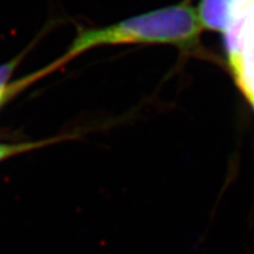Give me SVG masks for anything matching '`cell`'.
Masks as SVG:
<instances>
[{
	"mask_svg": "<svg viewBox=\"0 0 254 254\" xmlns=\"http://www.w3.org/2000/svg\"><path fill=\"white\" fill-rule=\"evenodd\" d=\"M202 28L196 9L186 4L171 6L107 27L80 30L58 64L103 45L171 44L189 49L196 45Z\"/></svg>",
	"mask_w": 254,
	"mask_h": 254,
	"instance_id": "1",
	"label": "cell"
},
{
	"mask_svg": "<svg viewBox=\"0 0 254 254\" xmlns=\"http://www.w3.org/2000/svg\"><path fill=\"white\" fill-rule=\"evenodd\" d=\"M251 0H200L198 15L202 27L224 33Z\"/></svg>",
	"mask_w": 254,
	"mask_h": 254,
	"instance_id": "2",
	"label": "cell"
},
{
	"mask_svg": "<svg viewBox=\"0 0 254 254\" xmlns=\"http://www.w3.org/2000/svg\"><path fill=\"white\" fill-rule=\"evenodd\" d=\"M52 140H44L36 142H20V144H0V161L6 158L13 157L15 154L23 153V152L34 150V148L43 147Z\"/></svg>",
	"mask_w": 254,
	"mask_h": 254,
	"instance_id": "3",
	"label": "cell"
},
{
	"mask_svg": "<svg viewBox=\"0 0 254 254\" xmlns=\"http://www.w3.org/2000/svg\"><path fill=\"white\" fill-rule=\"evenodd\" d=\"M19 63V58H15L11 62L4 64V65L0 66V92L4 91L5 88L8 87L7 80L11 77V74L13 73L14 68L17 67Z\"/></svg>",
	"mask_w": 254,
	"mask_h": 254,
	"instance_id": "4",
	"label": "cell"
},
{
	"mask_svg": "<svg viewBox=\"0 0 254 254\" xmlns=\"http://www.w3.org/2000/svg\"><path fill=\"white\" fill-rule=\"evenodd\" d=\"M249 103L251 104V106H252V107H253V110H254V99H250V100H249Z\"/></svg>",
	"mask_w": 254,
	"mask_h": 254,
	"instance_id": "5",
	"label": "cell"
}]
</instances>
